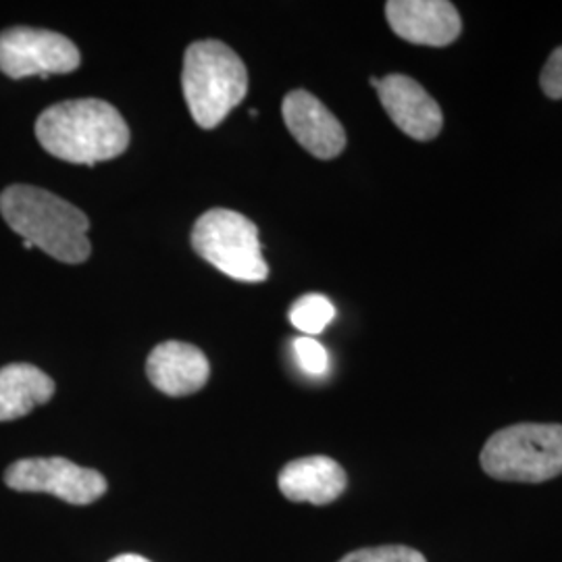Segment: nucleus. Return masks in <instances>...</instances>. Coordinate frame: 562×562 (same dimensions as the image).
I'll list each match as a JSON object with an SVG mask.
<instances>
[{
    "label": "nucleus",
    "mask_w": 562,
    "mask_h": 562,
    "mask_svg": "<svg viewBox=\"0 0 562 562\" xmlns=\"http://www.w3.org/2000/svg\"><path fill=\"white\" fill-rule=\"evenodd\" d=\"M146 375L159 392L178 398L196 394L206 385L211 364L201 348L192 344L162 341L146 361Z\"/></svg>",
    "instance_id": "obj_11"
},
{
    "label": "nucleus",
    "mask_w": 562,
    "mask_h": 562,
    "mask_svg": "<svg viewBox=\"0 0 562 562\" xmlns=\"http://www.w3.org/2000/svg\"><path fill=\"white\" fill-rule=\"evenodd\" d=\"M36 138L60 161L97 165L127 150L130 127L113 104L80 99L48 106L36 121Z\"/></svg>",
    "instance_id": "obj_1"
},
{
    "label": "nucleus",
    "mask_w": 562,
    "mask_h": 562,
    "mask_svg": "<svg viewBox=\"0 0 562 562\" xmlns=\"http://www.w3.org/2000/svg\"><path fill=\"white\" fill-rule=\"evenodd\" d=\"M278 485L292 503L325 506L340 498L348 477L340 464L329 457H304L281 469Z\"/></svg>",
    "instance_id": "obj_12"
},
{
    "label": "nucleus",
    "mask_w": 562,
    "mask_h": 562,
    "mask_svg": "<svg viewBox=\"0 0 562 562\" xmlns=\"http://www.w3.org/2000/svg\"><path fill=\"white\" fill-rule=\"evenodd\" d=\"M338 562H427L419 550L408 546H375L346 554Z\"/></svg>",
    "instance_id": "obj_15"
},
{
    "label": "nucleus",
    "mask_w": 562,
    "mask_h": 562,
    "mask_svg": "<svg viewBox=\"0 0 562 562\" xmlns=\"http://www.w3.org/2000/svg\"><path fill=\"white\" fill-rule=\"evenodd\" d=\"M378 94L390 120L413 140H434L442 132V109L419 81L392 74L380 80Z\"/></svg>",
    "instance_id": "obj_10"
},
{
    "label": "nucleus",
    "mask_w": 562,
    "mask_h": 562,
    "mask_svg": "<svg viewBox=\"0 0 562 562\" xmlns=\"http://www.w3.org/2000/svg\"><path fill=\"white\" fill-rule=\"evenodd\" d=\"M55 396V382L34 364L11 362L0 369V422H15Z\"/></svg>",
    "instance_id": "obj_13"
},
{
    "label": "nucleus",
    "mask_w": 562,
    "mask_h": 562,
    "mask_svg": "<svg viewBox=\"0 0 562 562\" xmlns=\"http://www.w3.org/2000/svg\"><path fill=\"white\" fill-rule=\"evenodd\" d=\"M281 113L288 132L313 157L329 161L336 159L346 148V132L340 121L311 92H290L283 99Z\"/></svg>",
    "instance_id": "obj_9"
},
{
    "label": "nucleus",
    "mask_w": 562,
    "mask_h": 562,
    "mask_svg": "<svg viewBox=\"0 0 562 562\" xmlns=\"http://www.w3.org/2000/svg\"><path fill=\"white\" fill-rule=\"evenodd\" d=\"M371 86H373V88H378V86H380V80H378V78H371Z\"/></svg>",
    "instance_id": "obj_19"
},
{
    "label": "nucleus",
    "mask_w": 562,
    "mask_h": 562,
    "mask_svg": "<svg viewBox=\"0 0 562 562\" xmlns=\"http://www.w3.org/2000/svg\"><path fill=\"white\" fill-rule=\"evenodd\" d=\"M0 215L23 241L48 257L80 265L92 252L90 222L78 206L34 186H11L0 194Z\"/></svg>",
    "instance_id": "obj_2"
},
{
    "label": "nucleus",
    "mask_w": 562,
    "mask_h": 562,
    "mask_svg": "<svg viewBox=\"0 0 562 562\" xmlns=\"http://www.w3.org/2000/svg\"><path fill=\"white\" fill-rule=\"evenodd\" d=\"M385 18L396 36L419 46H448L462 32L457 7L446 0H390Z\"/></svg>",
    "instance_id": "obj_8"
},
{
    "label": "nucleus",
    "mask_w": 562,
    "mask_h": 562,
    "mask_svg": "<svg viewBox=\"0 0 562 562\" xmlns=\"http://www.w3.org/2000/svg\"><path fill=\"white\" fill-rule=\"evenodd\" d=\"M181 88L192 120L213 130L246 99L248 71L225 42H192L183 55Z\"/></svg>",
    "instance_id": "obj_3"
},
{
    "label": "nucleus",
    "mask_w": 562,
    "mask_h": 562,
    "mask_svg": "<svg viewBox=\"0 0 562 562\" xmlns=\"http://www.w3.org/2000/svg\"><path fill=\"white\" fill-rule=\"evenodd\" d=\"M109 562H150L148 559H144V557H138V554H120V557H115V559H111Z\"/></svg>",
    "instance_id": "obj_18"
},
{
    "label": "nucleus",
    "mask_w": 562,
    "mask_h": 562,
    "mask_svg": "<svg viewBox=\"0 0 562 562\" xmlns=\"http://www.w3.org/2000/svg\"><path fill=\"white\" fill-rule=\"evenodd\" d=\"M483 471L498 482L542 483L562 475V425L517 423L496 431L485 446Z\"/></svg>",
    "instance_id": "obj_4"
},
{
    "label": "nucleus",
    "mask_w": 562,
    "mask_h": 562,
    "mask_svg": "<svg viewBox=\"0 0 562 562\" xmlns=\"http://www.w3.org/2000/svg\"><path fill=\"white\" fill-rule=\"evenodd\" d=\"M80 63L78 46L57 32L21 25L0 34V71L13 80L71 74Z\"/></svg>",
    "instance_id": "obj_6"
},
{
    "label": "nucleus",
    "mask_w": 562,
    "mask_h": 562,
    "mask_svg": "<svg viewBox=\"0 0 562 562\" xmlns=\"http://www.w3.org/2000/svg\"><path fill=\"white\" fill-rule=\"evenodd\" d=\"M540 86L543 94L548 99L561 101L562 99V46L557 48L550 59L543 65L542 76H540Z\"/></svg>",
    "instance_id": "obj_17"
},
{
    "label": "nucleus",
    "mask_w": 562,
    "mask_h": 562,
    "mask_svg": "<svg viewBox=\"0 0 562 562\" xmlns=\"http://www.w3.org/2000/svg\"><path fill=\"white\" fill-rule=\"evenodd\" d=\"M4 483L15 492L50 494L76 506L97 503L106 494V480L94 469H83L76 462L50 459H21L4 471Z\"/></svg>",
    "instance_id": "obj_7"
},
{
    "label": "nucleus",
    "mask_w": 562,
    "mask_h": 562,
    "mask_svg": "<svg viewBox=\"0 0 562 562\" xmlns=\"http://www.w3.org/2000/svg\"><path fill=\"white\" fill-rule=\"evenodd\" d=\"M336 308L322 294H306L292 304L290 322L306 336H317L334 322Z\"/></svg>",
    "instance_id": "obj_14"
},
{
    "label": "nucleus",
    "mask_w": 562,
    "mask_h": 562,
    "mask_svg": "<svg viewBox=\"0 0 562 562\" xmlns=\"http://www.w3.org/2000/svg\"><path fill=\"white\" fill-rule=\"evenodd\" d=\"M294 352L302 367L308 375H325L329 369V357L322 344L313 338H296L294 340Z\"/></svg>",
    "instance_id": "obj_16"
},
{
    "label": "nucleus",
    "mask_w": 562,
    "mask_h": 562,
    "mask_svg": "<svg viewBox=\"0 0 562 562\" xmlns=\"http://www.w3.org/2000/svg\"><path fill=\"white\" fill-rule=\"evenodd\" d=\"M196 255L232 280L259 283L267 280L269 267L262 259L259 227L229 209L204 213L192 229Z\"/></svg>",
    "instance_id": "obj_5"
}]
</instances>
